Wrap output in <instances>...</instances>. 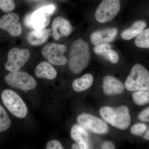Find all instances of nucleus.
I'll return each instance as SVG.
<instances>
[{"label": "nucleus", "mask_w": 149, "mask_h": 149, "mask_svg": "<svg viewBox=\"0 0 149 149\" xmlns=\"http://www.w3.org/2000/svg\"><path fill=\"white\" fill-rule=\"evenodd\" d=\"M91 57L88 43L81 39L75 40L70 50V69L75 74L80 73L88 66Z\"/></svg>", "instance_id": "nucleus-1"}, {"label": "nucleus", "mask_w": 149, "mask_h": 149, "mask_svg": "<svg viewBox=\"0 0 149 149\" xmlns=\"http://www.w3.org/2000/svg\"><path fill=\"white\" fill-rule=\"evenodd\" d=\"M100 113L105 121L120 130H125L130 125L129 111L125 106L116 108L103 107L100 110Z\"/></svg>", "instance_id": "nucleus-2"}, {"label": "nucleus", "mask_w": 149, "mask_h": 149, "mask_svg": "<svg viewBox=\"0 0 149 149\" xmlns=\"http://www.w3.org/2000/svg\"><path fill=\"white\" fill-rule=\"evenodd\" d=\"M125 87L130 91H149V72L141 64L135 65L125 82Z\"/></svg>", "instance_id": "nucleus-3"}, {"label": "nucleus", "mask_w": 149, "mask_h": 149, "mask_svg": "<svg viewBox=\"0 0 149 149\" xmlns=\"http://www.w3.org/2000/svg\"><path fill=\"white\" fill-rule=\"evenodd\" d=\"M3 103L11 113L18 118L27 116V109L23 100L13 91L6 90L2 93Z\"/></svg>", "instance_id": "nucleus-4"}, {"label": "nucleus", "mask_w": 149, "mask_h": 149, "mask_svg": "<svg viewBox=\"0 0 149 149\" xmlns=\"http://www.w3.org/2000/svg\"><path fill=\"white\" fill-rule=\"evenodd\" d=\"M5 81L10 87L24 91L33 90L37 85L36 80L30 74L19 70L7 74Z\"/></svg>", "instance_id": "nucleus-5"}, {"label": "nucleus", "mask_w": 149, "mask_h": 149, "mask_svg": "<svg viewBox=\"0 0 149 149\" xmlns=\"http://www.w3.org/2000/svg\"><path fill=\"white\" fill-rule=\"evenodd\" d=\"M120 8V0H103L96 11V19L102 23L111 21L117 15Z\"/></svg>", "instance_id": "nucleus-6"}, {"label": "nucleus", "mask_w": 149, "mask_h": 149, "mask_svg": "<svg viewBox=\"0 0 149 149\" xmlns=\"http://www.w3.org/2000/svg\"><path fill=\"white\" fill-rule=\"evenodd\" d=\"M66 50V47L64 45L51 43L43 48L42 54L51 64L63 65L67 63V59L64 55Z\"/></svg>", "instance_id": "nucleus-7"}, {"label": "nucleus", "mask_w": 149, "mask_h": 149, "mask_svg": "<svg viewBox=\"0 0 149 149\" xmlns=\"http://www.w3.org/2000/svg\"><path fill=\"white\" fill-rule=\"evenodd\" d=\"M30 57V52L27 49L12 48L8 56L7 62L5 68L10 72L18 71L27 62Z\"/></svg>", "instance_id": "nucleus-8"}, {"label": "nucleus", "mask_w": 149, "mask_h": 149, "mask_svg": "<svg viewBox=\"0 0 149 149\" xmlns=\"http://www.w3.org/2000/svg\"><path fill=\"white\" fill-rule=\"evenodd\" d=\"M77 120L79 124L85 129L96 134H105L108 131V126L106 121L92 115H80Z\"/></svg>", "instance_id": "nucleus-9"}, {"label": "nucleus", "mask_w": 149, "mask_h": 149, "mask_svg": "<svg viewBox=\"0 0 149 149\" xmlns=\"http://www.w3.org/2000/svg\"><path fill=\"white\" fill-rule=\"evenodd\" d=\"M50 21V15L46 13L41 8L27 14L24 20L26 27L35 29L45 28L49 24Z\"/></svg>", "instance_id": "nucleus-10"}, {"label": "nucleus", "mask_w": 149, "mask_h": 149, "mask_svg": "<svg viewBox=\"0 0 149 149\" xmlns=\"http://www.w3.org/2000/svg\"><path fill=\"white\" fill-rule=\"evenodd\" d=\"M19 19L16 13H9L0 19V28L7 31L13 37H18L22 32L21 24L19 22Z\"/></svg>", "instance_id": "nucleus-11"}, {"label": "nucleus", "mask_w": 149, "mask_h": 149, "mask_svg": "<svg viewBox=\"0 0 149 149\" xmlns=\"http://www.w3.org/2000/svg\"><path fill=\"white\" fill-rule=\"evenodd\" d=\"M53 37L58 40L61 37L69 36L72 31L70 22L62 17H57L54 19L52 24Z\"/></svg>", "instance_id": "nucleus-12"}, {"label": "nucleus", "mask_w": 149, "mask_h": 149, "mask_svg": "<svg viewBox=\"0 0 149 149\" xmlns=\"http://www.w3.org/2000/svg\"><path fill=\"white\" fill-rule=\"evenodd\" d=\"M117 32V29L116 28H109L96 31L91 35V42L95 45L110 42L116 36Z\"/></svg>", "instance_id": "nucleus-13"}, {"label": "nucleus", "mask_w": 149, "mask_h": 149, "mask_svg": "<svg viewBox=\"0 0 149 149\" xmlns=\"http://www.w3.org/2000/svg\"><path fill=\"white\" fill-rule=\"evenodd\" d=\"M124 86L121 82L113 76H105L103 79L104 93L108 95L121 94L124 91Z\"/></svg>", "instance_id": "nucleus-14"}, {"label": "nucleus", "mask_w": 149, "mask_h": 149, "mask_svg": "<svg viewBox=\"0 0 149 149\" xmlns=\"http://www.w3.org/2000/svg\"><path fill=\"white\" fill-rule=\"evenodd\" d=\"M50 32L49 29L45 28L35 29L29 32L27 35V41L31 45H40L47 40L49 36Z\"/></svg>", "instance_id": "nucleus-15"}, {"label": "nucleus", "mask_w": 149, "mask_h": 149, "mask_svg": "<svg viewBox=\"0 0 149 149\" xmlns=\"http://www.w3.org/2000/svg\"><path fill=\"white\" fill-rule=\"evenodd\" d=\"M35 74L39 78L53 80L56 77L57 73L52 65L44 61L40 63L36 67Z\"/></svg>", "instance_id": "nucleus-16"}, {"label": "nucleus", "mask_w": 149, "mask_h": 149, "mask_svg": "<svg viewBox=\"0 0 149 149\" xmlns=\"http://www.w3.org/2000/svg\"><path fill=\"white\" fill-rule=\"evenodd\" d=\"M146 26V24L143 21H138L133 23L130 28L125 29L122 32L121 37L125 40H130L137 37Z\"/></svg>", "instance_id": "nucleus-17"}, {"label": "nucleus", "mask_w": 149, "mask_h": 149, "mask_svg": "<svg viewBox=\"0 0 149 149\" xmlns=\"http://www.w3.org/2000/svg\"><path fill=\"white\" fill-rule=\"evenodd\" d=\"M93 80L92 74L90 73L85 74L73 81L72 88L74 91L77 92L85 91L91 87L93 83Z\"/></svg>", "instance_id": "nucleus-18"}, {"label": "nucleus", "mask_w": 149, "mask_h": 149, "mask_svg": "<svg viewBox=\"0 0 149 149\" xmlns=\"http://www.w3.org/2000/svg\"><path fill=\"white\" fill-rule=\"evenodd\" d=\"M71 137L72 139L78 144L85 143L88 144L89 135L86 129L80 125H74L71 130Z\"/></svg>", "instance_id": "nucleus-19"}, {"label": "nucleus", "mask_w": 149, "mask_h": 149, "mask_svg": "<svg viewBox=\"0 0 149 149\" xmlns=\"http://www.w3.org/2000/svg\"><path fill=\"white\" fill-rule=\"evenodd\" d=\"M135 43L139 48H149V28L143 30L136 37Z\"/></svg>", "instance_id": "nucleus-20"}, {"label": "nucleus", "mask_w": 149, "mask_h": 149, "mask_svg": "<svg viewBox=\"0 0 149 149\" xmlns=\"http://www.w3.org/2000/svg\"><path fill=\"white\" fill-rule=\"evenodd\" d=\"M133 98L138 105L147 104L149 103V91H136L133 94Z\"/></svg>", "instance_id": "nucleus-21"}, {"label": "nucleus", "mask_w": 149, "mask_h": 149, "mask_svg": "<svg viewBox=\"0 0 149 149\" xmlns=\"http://www.w3.org/2000/svg\"><path fill=\"white\" fill-rule=\"evenodd\" d=\"M11 122L5 110L0 105V132H4L10 127Z\"/></svg>", "instance_id": "nucleus-22"}, {"label": "nucleus", "mask_w": 149, "mask_h": 149, "mask_svg": "<svg viewBox=\"0 0 149 149\" xmlns=\"http://www.w3.org/2000/svg\"><path fill=\"white\" fill-rule=\"evenodd\" d=\"M14 0H0V9L3 12L9 13L15 8Z\"/></svg>", "instance_id": "nucleus-23"}, {"label": "nucleus", "mask_w": 149, "mask_h": 149, "mask_svg": "<svg viewBox=\"0 0 149 149\" xmlns=\"http://www.w3.org/2000/svg\"><path fill=\"white\" fill-rule=\"evenodd\" d=\"M110 49H111V46L107 43L97 45L94 48V51L97 54L106 57L107 53Z\"/></svg>", "instance_id": "nucleus-24"}, {"label": "nucleus", "mask_w": 149, "mask_h": 149, "mask_svg": "<svg viewBox=\"0 0 149 149\" xmlns=\"http://www.w3.org/2000/svg\"><path fill=\"white\" fill-rule=\"evenodd\" d=\"M147 129L146 125L143 123L135 124L130 128L131 133L135 136H141Z\"/></svg>", "instance_id": "nucleus-25"}, {"label": "nucleus", "mask_w": 149, "mask_h": 149, "mask_svg": "<svg viewBox=\"0 0 149 149\" xmlns=\"http://www.w3.org/2000/svg\"><path fill=\"white\" fill-rule=\"evenodd\" d=\"M106 58H108L111 63H116L119 59V56L117 53L114 50L110 49L107 53Z\"/></svg>", "instance_id": "nucleus-26"}, {"label": "nucleus", "mask_w": 149, "mask_h": 149, "mask_svg": "<svg viewBox=\"0 0 149 149\" xmlns=\"http://www.w3.org/2000/svg\"><path fill=\"white\" fill-rule=\"evenodd\" d=\"M47 149H63V147L60 142L56 140L49 141L46 146Z\"/></svg>", "instance_id": "nucleus-27"}, {"label": "nucleus", "mask_w": 149, "mask_h": 149, "mask_svg": "<svg viewBox=\"0 0 149 149\" xmlns=\"http://www.w3.org/2000/svg\"><path fill=\"white\" fill-rule=\"evenodd\" d=\"M139 118L141 121L149 122V107L141 112L139 115Z\"/></svg>", "instance_id": "nucleus-28"}, {"label": "nucleus", "mask_w": 149, "mask_h": 149, "mask_svg": "<svg viewBox=\"0 0 149 149\" xmlns=\"http://www.w3.org/2000/svg\"><path fill=\"white\" fill-rule=\"evenodd\" d=\"M102 148L104 149H115L114 145L110 142H107L104 143L102 146Z\"/></svg>", "instance_id": "nucleus-29"}, {"label": "nucleus", "mask_w": 149, "mask_h": 149, "mask_svg": "<svg viewBox=\"0 0 149 149\" xmlns=\"http://www.w3.org/2000/svg\"><path fill=\"white\" fill-rule=\"evenodd\" d=\"M143 138L147 141H149V130L147 131L145 136H144Z\"/></svg>", "instance_id": "nucleus-30"}, {"label": "nucleus", "mask_w": 149, "mask_h": 149, "mask_svg": "<svg viewBox=\"0 0 149 149\" xmlns=\"http://www.w3.org/2000/svg\"><path fill=\"white\" fill-rule=\"evenodd\" d=\"M72 148L74 149H80V148L78 144H74L72 145Z\"/></svg>", "instance_id": "nucleus-31"}]
</instances>
